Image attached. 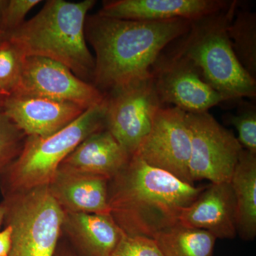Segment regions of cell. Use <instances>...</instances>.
Returning <instances> with one entry per match:
<instances>
[{
	"instance_id": "6da1fadb",
	"label": "cell",
	"mask_w": 256,
	"mask_h": 256,
	"mask_svg": "<svg viewBox=\"0 0 256 256\" xmlns=\"http://www.w3.org/2000/svg\"><path fill=\"white\" fill-rule=\"evenodd\" d=\"M190 26L191 22L182 18L138 21L88 15L86 40L96 54L92 85L105 95L150 76L159 56Z\"/></svg>"
},
{
	"instance_id": "7a4b0ae2",
	"label": "cell",
	"mask_w": 256,
	"mask_h": 256,
	"mask_svg": "<svg viewBox=\"0 0 256 256\" xmlns=\"http://www.w3.org/2000/svg\"><path fill=\"white\" fill-rule=\"evenodd\" d=\"M206 186H196L138 156L109 180L110 215L126 235L153 239L178 224L182 212Z\"/></svg>"
},
{
	"instance_id": "3957f363",
	"label": "cell",
	"mask_w": 256,
	"mask_h": 256,
	"mask_svg": "<svg viewBox=\"0 0 256 256\" xmlns=\"http://www.w3.org/2000/svg\"><path fill=\"white\" fill-rule=\"evenodd\" d=\"M95 0H50L34 18L6 34L25 57L40 56L63 64L92 84L95 58L88 48L85 23Z\"/></svg>"
},
{
	"instance_id": "277c9868",
	"label": "cell",
	"mask_w": 256,
	"mask_h": 256,
	"mask_svg": "<svg viewBox=\"0 0 256 256\" xmlns=\"http://www.w3.org/2000/svg\"><path fill=\"white\" fill-rule=\"evenodd\" d=\"M238 4L232 1L220 12L192 21L172 50L192 62L225 101L235 102L256 96V80L239 63L227 32Z\"/></svg>"
},
{
	"instance_id": "5b68a950",
	"label": "cell",
	"mask_w": 256,
	"mask_h": 256,
	"mask_svg": "<svg viewBox=\"0 0 256 256\" xmlns=\"http://www.w3.org/2000/svg\"><path fill=\"white\" fill-rule=\"evenodd\" d=\"M106 99L46 138L28 136L22 150L0 178L3 196L47 186L62 162L88 136L106 129Z\"/></svg>"
},
{
	"instance_id": "8992f818",
	"label": "cell",
	"mask_w": 256,
	"mask_h": 256,
	"mask_svg": "<svg viewBox=\"0 0 256 256\" xmlns=\"http://www.w3.org/2000/svg\"><path fill=\"white\" fill-rule=\"evenodd\" d=\"M4 224L12 230L8 256H54L64 212L47 186L3 196Z\"/></svg>"
},
{
	"instance_id": "52a82bcc",
	"label": "cell",
	"mask_w": 256,
	"mask_h": 256,
	"mask_svg": "<svg viewBox=\"0 0 256 256\" xmlns=\"http://www.w3.org/2000/svg\"><path fill=\"white\" fill-rule=\"evenodd\" d=\"M192 134L188 174L192 183L230 182L244 148L234 132L226 129L208 112L188 114Z\"/></svg>"
},
{
	"instance_id": "ba28073f",
	"label": "cell",
	"mask_w": 256,
	"mask_h": 256,
	"mask_svg": "<svg viewBox=\"0 0 256 256\" xmlns=\"http://www.w3.org/2000/svg\"><path fill=\"white\" fill-rule=\"evenodd\" d=\"M106 129L130 156L149 132L163 107L150 76L105 94Z\"/></svg>"
},
{
	"instance_id": "9c48e42d",
	"label": "cell",
	"mask_w": 256,
	"mask_h": 256,
	"mask_svg": "<svg viewBox=\"0 0 256 256\" xmlns=\"http://www.w3.org/2000/svg\"><path fill=\"white\" fill-rule=\"evenodd\" d=\"M150 74L164 106L172 105L188 114H200L226 102L192 62L172 50L159 56Z\"/></svg>"
},
{
	"instance_id": "30bf717a",
	"label": "cell",
	"mask_w": 256,
	"mask_h": 256,
	"mask_svg": "<svg viewBox=\"0 0 256 256\" xmlns=\"http://www.w3.org/2000/svg\"><path fill=\"white\" fill-rule=\"evenodd\" d=\"M191 151L192 134L186 112L173 106H163L133 156L184 182L194 184L188 174Z\"/></svg>"
},
{
	"instance_id": "8fae6325",
	"label": "cell",
	"mask_w": 256,
	"mask_h": 256,
	"mask_svg": "<svg viewBox=\"0 0 256 256\" xmlns=\"http://www.w3.org/2000/svg\"><path fill=\"white\" fill-rule=\"evenodd\" d=\"M14 94L73 102L86 110L102 102L106 97L66 66L40 56L25 57L21 82Z\"/></svg>"
},
{
	"instance_id": "7c38bea8",
	"label": "cell",
	"mask_w": 256,
	"mask_h": 256,
	"mask_svg": "<svg viewBox=\"0 0 256 256\" xmlns=\"http://www.w3.org/2000/svg\"><path fill=\"white\" fill-rule=\"evenodd\" d=\"M2 110L26 136L46 138L72 124L86 109L73 102L14 94L8 96Z\"/></svg>"
},
{
	"instance_id": "4fadbf2b",
	"label": "cell",
	"mask_w": 256,
	"mask_h": 256,
	"mask_svg": "<svg viewBox=\"0 0 256 256\" xmlns=\"http://www.w3.org/2000/svg\"><path fill=\"white\" fill-rule=\"evenodd\" d=\"M226 0H112L104 1L98 14L120 20L164 21L182 18L194 21L220 12Z\"/></svg>"
},
{
	"instance_id": "5bb4252c",
	"label": "cell",
	"mask_w": 256,
	"mask_h": 256,
	"mask_svg": "<svg viewBox=\"0 0 256 256\" xmlns=\"http://www.w3.org/2000/svg\"><path fill=\"white\" fill-rule=\"evenodd\" d=\"M178 224L206 230L216 239L235 238L236 205L230 183H210L206 186L196 200L182 212Z\"/></svg>"
},
{
	"instance_id": "9a60e30c",
	"label": "cell",
	"mask_w": 256,
	"mask_h": 256,
	"mask_svg": "<svg viewBox=\"0 0 256 256\" xmlns=\"http://www.w3.org/2000/svg\"><path fill=\"white\" fill-rule=\"evenodd\" d=\"M109 180L99 175L58 169L48 186L64 213L110 214Z\"/></svg>"
},
{
	"instance_id": "2e32d148",
	"label": "cell",
	"mask_w": 256,
	"mask_h": 256,
	"mask_svg": "<svg viewBox=\"0 0 256 256\" xmlns=\"http://www.w3.org/2000/svg\"><path fill=\"white\" fill-rule=\"evenodd\" d=\"M62 234L80 256H108L126 234L110 214L64 213Z\"/></svg>"
},
{
	"instance_id": "e0dca14e",
	"label": "cell",
	"mask_w": 256,
	"mask_h": 256,
	"mask_svg": "<svg viewBox=\"0 0 256 256\" xmlns=\"http://www.w3.org/2000/svg\"><path fill=\"white\" fill-rule=\"evenodd\" d=\"M131 156L107 129L88 136L62 162L58 169L99 175L110 180Z\"/></svg>"
},
{
	"instance_id": "ac0fdd59",
	"label": "cell",
	"mask_w": 256,
	"mask_h": 256,
	"mask_svg": "<svg viewBox=\"0 0 256 256\" xmlns=\"http://www.w3.org/2000/svg\"><path fill=\"white\" fill-rule=\"evenodd\" d=\"M230 183L236 205L237 234L252 240L256 236V154L244 149Z\"/></svg>"
},
{
	"instance_id": "d6986e66",
	"label": "cell",
	"mask_w": 256,
	"mask_h": 256,
	"mask_svg": "<svg viewBox=\"0 0 256 256\" xmlns=\"http://www.w3.org/2000/svg\"><path fill=\"white\" fill-rule=\"evenodd\" d=\"M153 240L163 256H214L216 238L206 230L178 224Z\"/></svg>"
},
{
	"instance_id": "ffe728a7",
	"label": "cell",
	"mask_w": 256,
	"mask_h": 256,
	"mask_svg": "<svg viewBox=\"0 0 256 256\" xmlns=\"http://www.w3.org/2000/svg\"><path fill=\"white\" fill-rule=\"evenodd\" d=\"M227 32L239 63L256 80V13L247 10L236 12Z\"/></svg>"
},
{
	"instance_id": "44dd1931",
	"label": "cell",
	"mask_w": 256,
	"mask_h": 256,
	"mask_svg": "<svg viewBox=\"0 0 256 256\" xmlns=\"http://www.w3.org/2000/svg\"><path fill=\"white\" fill-rule=\"evenodd\" d=\"M25 56L8 38L0 42V90L11 96L18 90Z\"/></svg>"
},
{
	"instance_id": "7402d4cb",
	"label": "cell",
	"mask_w": 256,
	"mask_h": 256,
	"mask_svg": "<svg viewBox=\"0 0 256 256\" xmlns=\"http://www.w3.org/2000/svg\"><path fill=\"white\" fill-rule=\"evenodd\" d=\"M26 137L0 109V178L20 156Z\"/></svg>"
},
{
	"instance_id": "603a6c76",
	"label": "cell",
	"mask_w": 256,
	"mask_h": 256,
	"mask_svg": "<svg viewBox=\"0 0 256 256\" xmlns=\"http://www.w3.org/2000/svg\"><path fill=\"white\" fill-rule=\"evenodd\" d=\"M228 124L238 131L237 140L246 150L256 154V107L246 101H238L236 114L224 116Z\"/></svg>"
},
{
	"instance_id": "cb8c5ba5",
	"label": "cell",
	"mask_w": 256,
	"mask_h": 256,
	"mask_svg": "<svg viewBox=\"0 0 256 256\" xmlns=\"http://www.w3.org/2000/svg\"><path fill=\"white\" fill-rule=\"evenodd\" d=\"M108 256H163L153 239L124 234Z\"/></svg>"
},
{
	"instance_id": "d4e9b609",
	"label": "cell",
	"mask_w": 256,
	"mask_h": 256,
	"mask_svg": "<svg viewBox=\"0 0 256 256\" xmlns=\"http://www.w3.org/2000/svg\"><path fill=\"white\" fill-rule=\"evenodd\" d=\"M41 2L40 0H10L0 18V28L6 34L14 31L24 23L28 12Z\"/></svg>"
},
{
	"instance_id": "484cf974",
	"label": "cell",
	"mask_w": 256,
	"mask_h": 256,
	"mask_svg": "<svg viewBox=\"0 0 256 256\" xmlns=\"http://www.w3.org/2000/svg\"><path fill=\"white\" fill-rule=\"evenodd\" d=\"M11 246V228L5 226L4 228L0 232V256H9Z\"/></svg>"
},
{
	"instance_id": "4316f807",
	"label": "cell",
	"mask_w": 256,
	"mask_h": 256,
	"mask_svg": "<svg viewBox=\"0 0 256 256\" xmlns=\"http://www.w3.org/2000/svg\"><path fill=\"white\" fill-rule=\"evenodd\" d=\"M54 256H80L74 250L73 248L69 245L66 240L58 242V247L56 250Z\"/></svg>"
},
{
	"instance_id": "83f0119b",
	"label": "cell",
	"mask_w": 256,
	"mask_h": 256,
	"mask_svg": "<svg viewBox=\"0 0 256 256\" xmlns=\"http://www.w3.org/2000/svg\"><path fill=\"white\" fill-rule=\"evenodd\" d=\"M4 207L3 206V204L1 202V203H0V228H1V226L4 224Z\"/></svg>"
},
{
	"instance_id": "f1b7e54d",
	"label": "cell",
	"mask_w": 256,
	"mask_h": 256,
	"mask_svg": "<svg viewBox=\"0 0 256 256\" xmlns=\"http://www.w3.org/2000/svg\"><path fill=\"white\" fill-rule=\"evenodd\" d=\"M8 95H6V94H4V92L0 90V109H2L3 106H4V104L6 99L8 98Z\"/></svg>"
},
{
	"instance_id": "f546056e",
	"label": "cell",
	"mask_w": 256,
	"mask_h": 256,
	"mask_svg": "<svg viewBox=\"0 0 256 256\" xmlns=\"http://www.w3.org/2000/svg\"><path fill=\"white\" fill-rule=\"evenodd\" d=\"M6 0H0V18H1L3 10H4L5 6H6Z\"/></svg>"
},
{
	"instance_id": "4dcf8cb0",
	"label": "cell",
	"mask_w": 256,
	"mask_h": 256,
	"mask_svg": "<svg viewBox=\"0 0 256 256\" xmlns=\"http://www.w3.org/2000/svg\"><path fill=\"white\" fill-rule=\"evenodd\" d=\"M5 38H6V33L0 28V42H2Z\"/></svg>"
}]
</instances>
